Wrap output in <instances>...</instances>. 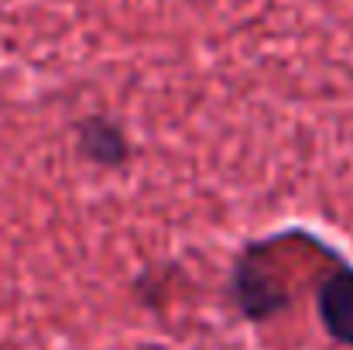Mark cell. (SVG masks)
Instances as JSON below:
<instances>
[{"mask_svg": "<svg viewBox=\"0 0 353 350\" xmlns=\"http://www.w3.org/2000/svg\"><path fill=\"white\" fill-rule=\"evenodd\" d=\"M76 155L103 172H120L134 162V144L123 124L107 114H93L76 120Z\"/></svg>", "mask_w": 353, "mask_h": 350, "instance_id": "cell-2", "label": "cell"}, {"mask_svg": "<svg viewBox=\"0 0 353 350\" xmlns=\"http://www.w3.org/2000/svg\"><path fill=\"white\" fill-rule=\"evenodd\" d=\"M264 244H247L243 254L234 261L230 282H227V295L236 306V313L247 323L264 327L268 320H274L278 313H285L292 306L288 289L281 285V278L261 261Z\"/></svg>", "mask_w": 353, "mask_h": 350, "instance_id": "cell-1", "label": "cell"}, {"mask_svg": "<svg viewBox=\"0 0 353 350\" xmlns=\"http://www.w3.org/2000/svg\"><path fill=\"white\" fill-rule=\"evenodd\" d=\"M316 316L326 337L340 347H353V264L340 261L316 289Z\"/></svg>", "mask_w": 353, "mask_h": 350, "instance_id": "cell-3", "label": "cell"}]
</instances>
